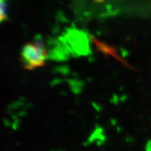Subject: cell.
<instances>
[{
    "label": "cell",
    "instance_id": "6da1fadb",
    "mask_svg": "<svg viewBox=\"0 0 151 151\" xmlns=\"http://www.w3.org/2000/svg\"><path fill=\"white\" fill-rule=\"evenodd\" d=\"M23 66L28 70L43 67L47 58V50L41 40L28 43L23 46L21 52Z\"/></svg>",
    "mask_w": 151,
    "mask_h": 151
},
{
    "label": "cell",
    "instance_id": "7a4b0ae2",
    "mask_svg": "<svg viewBox=\"0 0 151 151\" xmlns=\"http://www.w3.org/2000/svg\"><path fill=\"white\" fill-rule=\"evenodd\" d=\"M1 22H3L8 19V4L6 0H1Z\"/></svg>",
    "mask_w": 151,
    "mask_h": 151
}]
</instances>
